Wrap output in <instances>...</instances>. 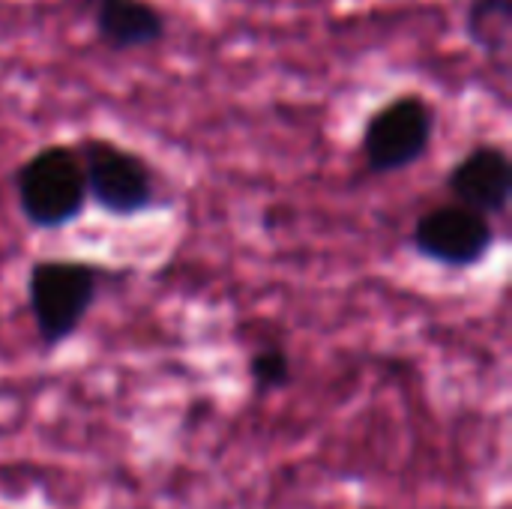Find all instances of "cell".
Listing matches in <instances>:
<instances>
[{"instance_id": "4", "label": "cell", "mask_w": 512, "mask_h": 509, "mask_svg": "<svg viewBox=\"0 0 512 509\" xmlns=\"http://www.w3.org/2000/svg\"><path fill=\"white\" fill-rule=\"evenodd\" d=\"M435 138V108L423 93H402L384 102L363 126L360 153L369 174L387 177L417 165Z\"/></svg>"}, {"instance_id": "8", "label": "cell", "mask_w": 512, "mask_h": 509, "mask_svg": "<svg viewBox=\"0 0 512 509\" xmlns=\"http://www.w3.org/2000/svg\"><path fill=\"white\" fill-rule=\"evenodd\" d=\"M465 36L486 57H504L512 36V0H471L465 9Z\"/></svg>"}, {"instance_id": "5", "label": "cell", "mask_w": 512, "mask_h": 509, "mask_svg": "<svg viewBox=\"0 0 512 509\" xmlns=\"http://www.w3.org/2000/svg\"><path fill=\"white\" fill-rule=\"evenodd\" d=\"M408 243L429 264L444 270H474L495 252L498 231L492 219L450 201L417 216Z\"/></svg>"}, {"instance_id": "1", "label": "cell", "mask_w": 512, "mask_h": 509, "mask_svg": "<svg viewBox=\"0 0 512 509\" xmlns=\"http://www.w3.org/2000/svg\"><path fill=\"white\" fill-rule=\"evenodd\" d=\"M105 270L81 258H36L24 276V303L45 351L69 342L99 300Z\"/></svg>"}, {"instance_id": "9", "label": "cell", "mask_w": 512, "mask_h": 509, "mask_svg": "<svg viewBox=\"0 0 512 509\" xmlns=\"http://www.w3.org/2000/svg\"><path fill=\"white\" fill-rule=\"evenodd\" d=\"M246 372H249L255 396L279 393V390L291 387V381H294V363L282 345H264V348L252 351Z\"/></svg>"}, {"instance_id": "6", "label": "cell", "mask_w": 512, "mask_h": 509, "mask_svg": "<svg viewBox=\"0 0 512 509\" xmlns=\"http://www.w3.org/2000/svg\"><path fill=\"white\" fill-rule=\"evenodd\" d=\"M453 204L486 219L504 216L512 201V159L501 144H477L447 174Z\"/></svg>"}, {"instance_id": "3", "label": "cell", "mask_w": 512, "mask_h": 509, "mask_svg": "<svg viewBox=\"0 0 512 509\" xmlns=\"http://www.w3.org/2000/svg\"><path fill=\"white\" fill-rule=\"evenodd\" d=\"M75 153L81 159L87 201L111 219H135L159 204L156 171L141 153L99 135L81 138Z\"/></svg>"}, {"instance_id": "2", "label": "cell", "mask_w": 512, "mask_h": 509, "mask_svg": "<svg viewBox=\"0 0 512 509\" xmlns=\"http://www.w3.org/2000/svg\"><path fill=\"white\" fill-rule=\"evenodd\" d=\"M15 201L33 231H60L81 219L87 186L75 144H45L15 168Z\"/></svg>"}, {"instance_id": "7", "label": "cell", "mask_w": 512, "mask_h": 509, "mask_svg": "<svg viewBox=\"0 0 512 509\" xmlns=\"http://www.w3.org/2000/svg\"><path fill=\"white\" fill-rule=\"evenodd\" d=\"M84 12L99 45L117 54L153 48L168 33L165 12L150 0H84Z\"/></svg>"}]
</instances>
